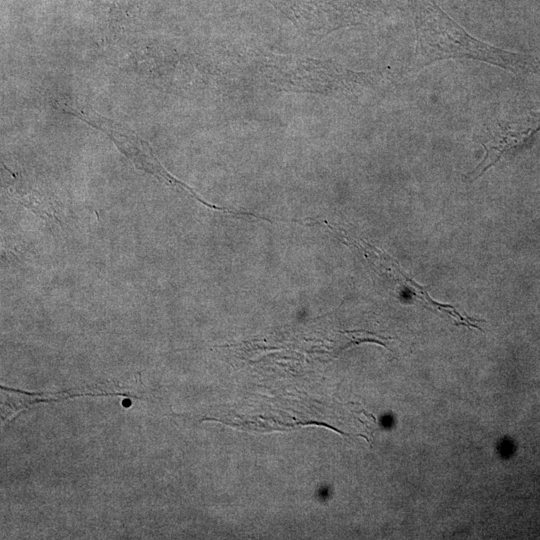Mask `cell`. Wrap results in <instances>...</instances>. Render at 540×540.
<instances>
[{"label": "cell", "mask_w": 540, "mask_h": 540, "mask_svg": "<svg viewBox=\"0 0 540 540\" xmlns=\"http://www.w3.org/2000/svg\"><path fill=\"white\" fill-rule=\"evenodd\" d=\"M540 130V116L529 113L491 124L481 141L485 154L481 162L469 172L471 181L483 175L503 155L524 146Z\"/></svg>", "instance_id": "7a4b0ae2"}, {"label": "cell", "mask_w": 540, "mask_h": 540, "mask_svg": "<svg viewBox=\"0 0 540 540\" xmlns=\"http://www.w3.org/2000/svg\"><path fill=\"white\" fill-rule=\"evenodd\" d=\"M415 27L416 54L421 66L444 59L466 58L513 73H527L536 68L534 59L528 55L506 51L471 36L433 0L416 2Z\"/></svg>", "instance_id": "6da1fadb"}]
</instances>
